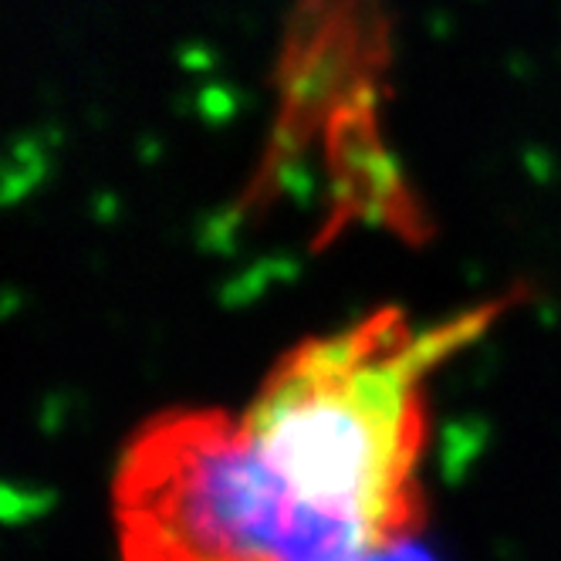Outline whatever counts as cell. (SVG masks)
Returning <instances> with one entry per match:
<instances>
[{
  "label": "cell",
  "mask_w": 561,
  "mask_h": 561,
  "mask_svg": "<svg viewBox=\"0 0 561 561\" xmlns=\"http://www.w3.org/2000/svg\"><path fill=\"white\" fill-rule=\"evenodd\" d=\"M497 308L413 329L379 311L301 342L240 413L190 410L183 457L233 561H376L426 517L430 379Z\"/></svg>",
  "instance_id": "6da1fadb"
},
{
  "label": "cell",
  "mask_w": 561,
  "mask_h": 561,
  "mask_svg": "<svg viewBox=\"0 0 561 561\" xmlns=\"http://www.w3.org/2000/svg\"><path fill=\"white\" fill-rule=\"evenodd\" d=\"M339 71H342L339 55H322V58L308 61V65H305V71H301V75L295 78V82H291L288 99H291L295 105H301V108L322 105V102H325V95H329V92H332V85H335Z\"/></svg>",
  "instance_id": "7a4b0ae2"
}]
</instances>
